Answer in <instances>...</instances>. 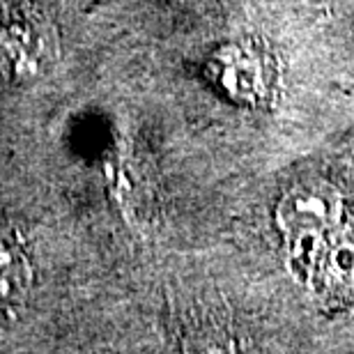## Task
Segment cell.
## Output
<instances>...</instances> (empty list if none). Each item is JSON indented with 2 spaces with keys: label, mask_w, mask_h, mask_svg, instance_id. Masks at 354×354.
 Instances as JSON below:
<instances>
[{
  "label": "cell",
  "mask_w": 354,
  "mask_h": 354,
  "mask_svg": "<svg viewBox=\"0 0 354 354\" xmlns=\"http://www.w3.org/2000/svg\"><path fill=\"white\" fill-rule=\"evenodd\" d=\"M263 60L256 53L244 51V48H228L216 58L214 76L228 95L251 102L263 95L265 88V72Z\"/></svg>",
  "instance_id": "3957f363"
},
{
  "label": "cell",
  "mask_w": 354,
  "mask_h": 354,
  "mask_svg": "<svg viewBox=\"0 0 354 354\" xmlns=\"http://www.w3.org/2000/svg\"><path fill=\"white\" fill-rule=\"evenodd\" d=\"M58 39L37 14L14 12L0 19V72L12 81L37 79L53 65Z\"/></svg>",
  "instance_id": "6da1fadb"
},
{
  "label": "cell",
  "mask_w": 354,
  "mask_h": 354,
  "mask_svg": "<svg viewBox=\"0 0 354 354\" xmlns=\"http://www.w3.org/2000/svg\"><path fill=\"white\" fill-rule=\"evenodd\" d=\"M32 288L30 258L14 232L0 228V320L24 308Z\"/></svg>",
  "instance_id": "7a4b0ae2"
},
{
  "label": "cell",
  "mask_w": 354,
  "mask_h": 354,
  "mask_svg": "<svg viewBox=\"0 0 354 354\" xmlns=\"http://www.w3.org/2000/svg\"><path fill=\"white\" fill-rule=\"evenodd\" d=\"M329 196H322L317 191H304V194L295 196L292 201L288 203L283 216L290 218L297 228H304V225L310 223H320L329 216L331 203L327 201Z\"/></svg>",
  "instance_id": "277c9868"
}]
</instances>
